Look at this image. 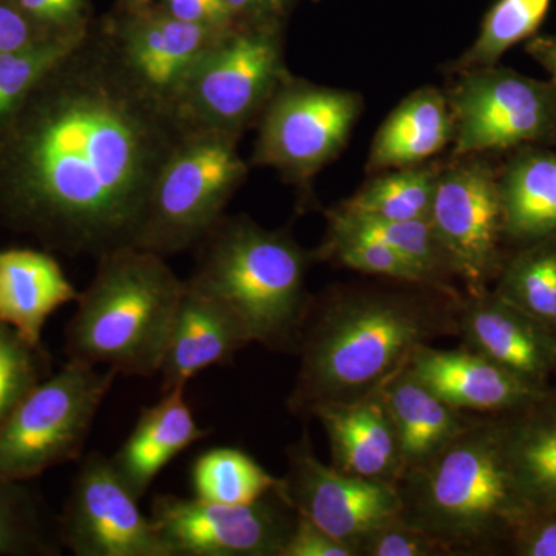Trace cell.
<instances>
[{"label": "cell", "mask_w": 556, "mask_h": 556, "mask_svg": "<svg viewBox=\"0 0 556 556\" xmlns=\"http://www.w3.org/2000/svg\"><path fill=\"white\" fill-rule=\"evenodd\" d=\"M182 131L124 72L94 22L0 119V222L70 257L134 244Z\"/></svg>", "instance_id": "6da1fadb"}, {"label": "cell", "mask_w": 556, "mask_h": 556, "mask_svg": "<svg viewBox=\"0 0 556 556\" xmlns=\"http://www.w3.org/2000/svg\"><path fill=\"white\" fill-rule=\"evenodd\" d=\"M452 316L427 300L394 292H348L309 303L288 408L295 416H313L327 405L382 393L417 348L457 328Z\"/></svg>", "instance_id": "7a4b0ae2"}, {"label": "cell", "mask_w": 556, "mask_h": 556, "mask_svg": "<svg viewBox=\"0 0 556 556\" xmlns=\"http://www.w3.org/2000/svg\"><path fill=\"white\" fill-rule=\"evenodd\" d=\"M65 329L68 358L118 375H159L185 280L166 258L127 244L98 257Z\"/></svg>", "instance_id": "3957f363"}, {"label": "cell", "mask_w": 556, "mask_h": 556, "mask_svg": "<svg viewBox=\"0 0 556 556\" xmlns=\"http://www.w3.org/2000/svg\"><path fill=\"white\" fill-rule=\"evenodd\" d=\"M193 251L195 266L186 283L225 305L252 343L298 350L309 308V254L291 233L225 215Z\"/></svg>", "instance_id": "277c9868"}, {"label": "cell", "mask_w": 556, "mask_h": 556, "mask_svg": "<svg viewBox=\"0 0 556 556\" xmlns=\"http://www.w3.org/2000/svg\"><path fill=\"white\" fill-rule=\"evenodd\" d=\"M401 519L455 555L532 521L511 481L500 427L473 424L422 467L399 479Z\"/></svg>", "instance_id": "5b68a950"}, {"label": "cell", "mask_w": 556, "mask_h": 556, "mask_svg": "<svg viewBox=\"0 0 556 556\" xmlns=\"http://www.w3.org/2000/svg\"><path fill=\"white\" fill-rule=\"evenodd\" d=\"M239 141L223 131H182L153 181L134 247L164 258L193 251L248 178Z\"/></svg>", "instance_id": "8992f818"}, {"label": "cell", "mask_w": 556, "mask_h": 556, "mask_svg": "<svg viewBox=\"0 0 556 556\" xmlns=\"http://www.w3.org/2000/svg\"><path fill=\"white\" fill-rule=\"evenodd\" d=\"M285 24L239 22L219 36L175 100L182 130L241 138L258 123L278 87L291 76L285 62Z\"/></svg>", "instance_id": "52a82bcc"}, {"label": "cell", "mask_w": 556, "mask_h": 556, "mask_svg": "<svg viewBox=\"0 0 556 556\" xmlns=\"http://www.w3.org/2000/svg\"><path fill=\"white\" fill-rule=\"evenodd\" d=\"M118 372L70 358L40 380L0 426V478L27 481L79 459Z\"/></svg>", "instance_id": "ba28073f"}, {"label": "cell", "mask_w": 556, "mask_h": 556, "mask_svg": "<svg viewBox=\"0 0 556 556\" xmlns=\"http://www.w3.org/2000/svg\"><path fill=\"white\" fill-rule=\"evenodd\" d=\"M361 108L353 91L289 76L260 116L251 163L308 192L317 172L345 148Z\"/></svg>", "instance_id": "9c48e42d"}, {"label": "cell", "mask_w": 556, "mask_h": 556, "mask_svg": "<svg viewBox=\"0 0 556 556\" xmlns=\"http://www.w3.org/2000/svg\"><path fill=\"white\" fill-rule=\"evenodd\" d=\"M460 73L447 100L456 156L555 137L554 84L495 65Z\"/></svg>", "instance_id": "30bf717a"}, {"label": "cell", "mask_w": 556, "mask_h": 556, "mask_svg": "<svg viewBox=\"0 0 556 556\" xmlns=\"http://www.w3.org/2000/svg\"><path fill=\"white\" fill-rule=\"evenodd\" d=\"M97 25L129 78L170 113L186 80L226 31L179 21L153 0L115 3Z\"/></svg>", "instance_id": "8fae6325"}, {"label": "cell", "mask_w": 556, "mask_h": 556, "mask_svg": "<svg viewBox=\"0 0 556 556\" xmlns=\"http://www.w3.org/2000/svg\"><path fill=\"white\" fill-rule=\"evenodd\" d=\"M292 511L277 492L248 506L156 495L150 518L174 556H280Z\"/></svg>", "instance_id": "7c38bea8"}, {"label": "cell", "mask_w": 556, "mask_h": 556, "mask_svg": "<svg viewBox=\"0 0 556 556\" xmlns=\"http://www.w3.org/2000/svg\"><path fill=\"white\" fill-rule=\"evenodd\" d=\"M60 540L76 556H174L102 453L87 456L73 479Z\"/></svg>", "instance_id": "4fadbf2b"}, {"label": "cell", "mask_w": 556, "mask_h": 556, "mask_svg": "<svg viewBox=\"0 0 556 556\" xmlns=\"http://www.w3.org/2000/svg\"><path fill=\"white\" fill-rule=\"evenodd\" d=\"M430 223L453 276L470 298L485 292L495 273L504 228L500 181L481 161H463L439 169Z\"/></svg>", "instance_id": "5bb4252c"}, {"label": "cell", "mask_w": 556, "mask_h": 556, "mask_svg": "<svg viewBox=\"0 0 556 556\" xmlns=\"http://www.w3.org/2000/svg\"><path fill=\"white\" fill-rule=\"evenodd\" d=\"M287 456L288 473L281 478L283 485L278 495L295 514L353 551L362 536L401 517L396 485L351 477L325 466L314 455L308 434L292 444Z\"/></svg>", "instance_id": "9a60e30c"}, {"label": "cell", "mask_w": 556, "mask_h": 556, "mask_svg": "<svg viewBox=\"0 0 556 556\" xmlns=\"http://www.w3.org/2000/svg\"><path fill=\"white\" fill-rule=\"evenodd\" d=\"M464 345L536 386L556 364L551 331L500 295L470 298L457 313Z\"/></svg>", "instance_id": "2e32d148"}, {"label": "cell", "mask_w": 556, "mask_h": 556, "mask_svg": "<svg viewBox=\"0 0 556 556\" xmlns=\"http://www.w3.org/2000/svg\"><path fill=\"white\" fill-rule=\"evenodd\" d=\"M409 372L438 397L460 412H508L540 396L536 386L470 350L420 345Z\"/></svg>", "instance_id": "e0dca14e"}, {"label": "cell", "mask_w": 556, "mask_h": 556, "mask_svg": "<svg viewBox=\"0 0 556 556\" xmlns=\"http://www.w3.org/2000/svg\"><path fill=\"white\" fill-rule=\"evenodd\" d=\"M249 343L251 339L239 318L185 280L159 372L163 378L161 390L166 393L174 388H186L204 369L230 364Z\"/></svg>", "instance_id": "ac0fdd59"}, {"label": "cell", "mask_w": 556, "mask_h": 556, "mask_svg": "<svg viewBox=\"0 0 556 556\" xmlns=\"http://www.w3.org/2000/svg\"><path fill=\"white\" fill-rule=\"evenodd\" d=\"M327 431L331 466L342 473L396 485L402 477L396 427L382 393L313 413Z\"/></svg>", "instance_id": "d6986e66"}, {"label": "cell", "mask_w": 556, "mask_h": 556, "mask_svg": "<svg viewBox=\"0 0 556 556\" xmlns=\"http://www.w3.org/2000/svg\"><path fill=\"white\" fill-rule=\"evenodd\" d=\"M208 434L211 430L201 427L193 416L186 388H174L142 408L129 438L110 459L130 492L142 500L172 459Z\"/></svg>", "instance_id": "ffe728a7"}, {"label": "cell", "mask_w": 556, "mask_h": 556, "mask_svg": "<svg viewBox=\"0 0 556 556\" xmlns=\"http://www.w3.org/2000/svg\"><path fill=\"white\" fill-rule=\"evenodd\" d=\"M78 298V289L49 251H0V324L28 345L39 348L51 314Z\"/></svg>", "instance_id": "44dd1931"}, {"label": "cell", "mask_w": 556, "mask_h": 556, "mask_svg": "<svg viewBox=\"0 0 556 556\" xmlns=\"http://www.w3.org/2000/svg\"><path fill=\"white\" fill-rule=\"evenodd\" d=\"M382 397L396 427L402 477L433 459L473 426V420L428 390L408 367L383 388Z\"/></svg>", "instance_id": "7402d4cb"}, {"label": "cell", "mask_w": 556, "mask_h": 556, "mask_svg": "<svg viewBox=\"0 0 556 556\" xmlns=\"http://www.w3.org/2000/svg\"><path fill=\"white\" fill-rule=\"evenodd\" d=\"M536 407L514 426L500 427L511 481L530 519L556 514V399H535Z\"/></svg>", "instance_id": "603a6c76"}, {"label": "cell", "mask_w": 556, "mask_h": 556, "mask_svg": "<svg viewBox=\"0 0 556 556\" xmlns=\"http://www.w3.org/2000/svg\"><path fill=\"white\" fill-rule=\"evenodd\" d=\"M452 139L447 98L437 89L417 90L380 126L369 150L368 169L417 166L441 152Z\"/></svg>", "instance_id": "cb8c5ba5"}, {"label": "cell", "mask_w": 556, "mask_h": 556, "mask_svg": "<svg viewBox=\"0 0 556 556\" xmlns=\"http://www.w3.org/2000/svg\"><path fill=\"white\" fill-rule=\"evenodd\" d=\"M504 228L519 239H538L556 230V156H518L500 181Z\"/></svg>", "instance_id": "d4e9b609"}, {"label": "cell", "mask_w": 556, "mask_h": 556, "mask_svg": "<svg viewBox=\"0 0 556 556\" xmlns=\"http://www.w3.org/2000/svg\"><path fill=\"white\" fill-rule=\"evenodd\" d=\"M193 496L211 503L248 506L278 493L283 479L273 477L248 453L233 447L207 450L190 471Z\"/></svg>", "instance_id": "484cf974"}, {"label": "cell", "mask_w": 556, "mask_h": 556, "mask_svg": "<svg viewBox=\"0 0 556 556\" xmlns=\"http://www.w3.org/2000/svg\"><path fill=\"white\" fill-rule=\"evenodd\" d=\"M327 217L328 232L368 237L387 244L422 270L431 285H438L448 274L453 276L447 255L439 244L430 219L394 222L351 214L340 207L329 211Z\"/></svg>", "instance_id": "4316f807"}, {"label": "cell", "mask_w": 556, "mask_h": 556, "mask_svg": "<svg viewBox=\"0 0 556 556\" xmlns=\"http://www.w3.org/2000/svg\"><path fill=\"white\" fill-rule=\"evenodd\" d=\"M438 174V167H402L371 179L339 207L351 214L394 222L430 219Z\"/></svg>", "instance_id": "83f0119b"}, {"label": "cell", "mask_w": 556, "mask_h": 556, "mask_svg": "<svg viewBox=\"0 0 556 556\" xmlns=\"http://www.w3.org/2000/svg\"><path fill=\"white\" fill-rule=\"evenodd\" d=\"M552 0H496L482 21L477 40L455 65L459 72L493 67L521 40L532 38L546 20Z\"/></svg>", "instance_id": "f1b7e54d"}, {"label": "cell", "mask_w": 556, "mask_h": 556, "mask_svg": "<svg viewBox=\"0 0 556 556\" xmlns=\"http://www.w3.org/2000/svg\"><path fill=\"white\" fill-rule=\"evenodd\" d=\"M496 294L556 332V247L530 249L511 262Z\"/></svg>", "instance_id": "f546056e"}, {"label": "cell", "mask_w": 556, "mask_h": 556, "mask_svg": "<svg viewBox=\"0 0 556 556\" xmlns=\"http://www.w3.org/2000/svg\"><path fill=\"white\" fill-rule=\"evenodd\" d=\"M36 497L20 481L0 478V556L54 554Z\"/></svg>", "instance_id": "4dcf8cb0"}, {"label": "cell", "mask_w": 556, "mask_h": 556, "mask_svg": "<svg viewBox=\"0 0 556 556\" xmlns=\"http://www.w3.org/2000/svg\"><path fill=\"white\" fill-rule=\"evenodd\" d=\"M84 39L42 40L30 47L0 54V119L10 115L38 86L39 80Z\"/></svg>", "instance_id": "1f68e13d"}, {"label": "cell", "mask_w": 556, "mask_h": 556, "mask_svg": "<svg viewBox=\"0 0 556 556\" xmlns=\"http://www.w3.org/2000/svg\"><path fill=\"white\" fill-rule=\"evenodd\" d=\"M316 255L338 262L358 273L390 277L407 283L431 285L426 274L412 262L387 244L368 237L328 232L327 241Z\"/></svg>", "instance_id": "d6a6232c"}, {"label": "cell", "mask_w": 556, "mask_h": 556, "mask_svg": "<svg viewBox=\"0 0 556 556\" xmlns=\"http://www.w3.org/2000/svg\"><path fill=\"white\" fill-rule=\"evenodd\" d=\"M38 351L0 324V426L17 402L42 380Z\"/></svg>", "instance_id": "836d02e7"}, {"label": "cell", "mask_w": 556, "mask_h": 556, "mask_svg": "<svg viewBox=\"0 0 556 556\" xmlns=\"http://www.w3.org/2000/svg\"><path fill=\"white\" fill-rule=\"evenodd\" d=\"M16 3L46 39H84L97 22L91 0H16Z\"/></svg>", "instance_id": "e575fe53"}, {"label": "cell", "mask_w": 556, "mask_h": 556, "mask_svg": "<svg viewBox=\"0 0 556 556\" xmlns=\"http://www.w3.org/2000/svg\"><path fill=\"white\" fill-rule=\"evenodd\" d=\"M362 556H439L453 555L437 538L394 518L362 536L354 546Z\"/></svg>", "instance_id": "d590c367"}, {"label": "cell", "mask_w": 556, "mask_h": 556, "mask_svg": "<svg viewBox=\"0 0 556 556\" xmlns=\"http://www.w3.org/2000/svg\"><path fill=\"white\" fill-rule=\"evenodd\" d=\"M280 556H356V552L308 518L295 514L294 526Z\"/></svg>", "instance_id": "8d00e7d4"}, {"label": "cell", "mask_w": 556, "mask_h": 556, "mask_svg": "<svg viewBox=\"0 0 556 556\" xmlns=\"http://www.w3.org/2000/svg\"><path fill=\"white\" fill-rule=\"evenodd\" d=\"M170 16L214 30H228L233 21L226 0H153Z\"/></svg>", "instance_id": "74e56055"}, {"label": "cell", "mask_w": 556, "mask_h": 556, "mask_svg": "<svg viewBox=\"0 0 556 556\" xmlns=\"http://www.w3.org/2000/svg\"><path fill=\"white\" fill-rule=\"evenodd\" d=\"M49 40L24 16L16 0H0V54Z\"/></svg>", "instance_id": "f35d334b"}, {"label": "cell", "mask_w": 556, "mask_h": 556, "mask_svg": "<svg viewBox=\"0 0 556 556\" xmlns=\"http://www.w3.org/2000/svg\"><path fill=\"white\" fill-rule=\"evenodd\" d=\"M299 0H226L233 24L239 22H281Z\"/></svg>", "instance_id": "ab89813d"}, {"label": "cell", "mask_w": 556, "mask_h": 556, "mask_svg": "<svg viewBox=\"0 0 556 556\" xmlns=\"http://www.w3.org/2000/svg\"><path fill=\"white\" fill-rule=\"evenodd\" d=\"M519 532V554L526 556H556V518L533 519Z\"/></svg>", "instance_id": "60d3db41"}, {"label": "cell", "mask_w": 556, "mask_h": 556, "mask_svg": "<svg viewBox=\"0 0 556 556\" xmlns=\"http://www.w3.org/2000/svg\"><path fill=\"white\" fill-rule=\"evenodd\" d=\"M527 53L543 65L556 89V36H536L527 42Z\"/></svg>", "instance_id": "b9f144b4"}, {"label": "cell", "mask_w": 556, "mask_h": 556, "mask_svg": "<svg viewBox=\"0 0 556 556\" xmlns=\"http://www.w3.org/2000/svg\"><path fill=\"white\" fill-rule=\"evenodd\" d=\"M152 2V0H116L118 5H138V3Z\"/></svg>", "instance_id": "7bdbcfd3"}]
</instances>
